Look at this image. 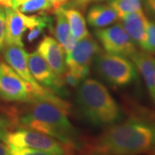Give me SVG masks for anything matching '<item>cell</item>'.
I'll list each match as a JSON object with an SVG mask.
<instances>
[{"mask_svg":"<svg viewBox=\"0 0 155 155\" xmlns=\"http://www.w3.org/2000/svg\"><path fill=\"white\" fill-rule=\"evenodd\" d=\"M99 52V46L91 35L78 40L73 49L66 54L68 71L78 80L83 81L89 75L91 64Z\"/></svg>","mask_w":155,"mask_h":155,"instance_id":"cell-7","label":"cell"},{"mask_svg":"<svg viewBox=\"0 0 155 155\" xmlns=\"http://www.w3.org/2000/svg\"><path fill=\"white\" fill-rule=\"evenodd\" d=\"M69 0H49V2L52 5V9H54V11L64 6Z\"/></svg>","mask_w":155,"mask_h":155,"instance_id":"cell-27","label":"cell"},{"mask_svg":"<svg viewBox=\"0 0 155 155\" xmlns=\"http://www.w3.org/2000/svg\"><path fill=\"white\" fill-rule=\"evenodd\" d=\"M101 1H105V0H70L64 6L68 8H74L79 11H84L89 5Z\"/></svg>","mask_w":155,"mask_h":155,"instance_id":"cell-23","label":"cell"},{"mask_svg":"<svg viewBox=\"0 0 155 155\" xmlns=\"http://www.w3.org/2000/svg\"><path fill=\"white\" fill-rule=\"evenodd\" d=\"M54 12L56 16V26L54 33L56 41L60 43L63 48L67 43L68 40L72 36V34L70 32V28H69L67 18L65 17V15L61 12L60 8L54 10Z\"/></svg>","mask_w":155,"mask_h":155,"instance_id":"cell-18","label":"cell"},{"mask_svg":"<svg viewBox=\"0 0 155 155\" xmlns=\"http://www.w3.org/2000/svg\"><path fill=\"white\" fill-rule=\"evenodd\" d=\"M95 67L106 81L117 87L127 86L138 78L133 61L122 55L99 52L95 57Z\"/></svg>","mask_w":155,"mask_h":155,"instance_id":"cell-4","label":"cell"},{"mask_svg":"<svg viewBox=\"0 0 155 155\" xmlns=\"http://www.w3.org/2000/svg\"><path fill=\"white\" fill-rule=\"evenodd\" d=\"M143 51L155 54V21L154 20H148V23L147 26L146 31V39L143 44L140 47Z\"/></svg>","mask_w":155,"mask_h":155,"instance_id":"cell-20","label":"cell"},{"mask_svg":"<svg viewBox=\"0 0 155 155\" xmlns=\"http://www.w3.org/2000/svg\"><path fill=\"white\" fill-rule=\"evenodd\" d=\"M130 59L141 74L150 97L155 105V57L145 51H136Z\"/></svg>","mask_w":155,"mask_h":155,"instance_id":"cell-13","label":"cell"},{"mask_svg":"<svg viewBox=\"0 0 155 155\" xmlns=\"http://www.w3.org/2000/svg\"><path fill=\"white\" fill-rule=\"evenodd\" d=\"M0 155H11L8 149V147L5 144L2 143L1 141H0Z\"/></svg>","mask_w":155,"mask_h":155,"instance_id":"cell-28","label":"cell"},{"mask_svg":"<svg viewBox=\"0 0 155 155\" xmlns=\"http://www.w3.org/2000/svg\"><path fill=\"white\" fill-rule=\"evenodd\" d=\"M100 155H139L155 153V121L131 118L108 127L92 143Z\"/></svg>","mask_w":155,"mask_h":155,"instance_id":"cell-2","label":"cell"},{"mask_svg":"<svg viewBox=\"0 0 155 155\" xmlns=\"http://www.w3.org/2000/svg\"><path fill=\"white\" fill-rule=\"evenodd\" d=\"M11 155H53L41 150L33 149L28 147H20L11 145H6Z\"/></svg>","mask_w":155,"mask_h":155,"instance_id":"cell-21","label":"cell"},{"mask_svg":"<svg viewBox=\"0 0 155 155\" xmlns=\"http://www.w3.org/2000/svg\"><path fill=\"white\" fill-rule=\"evenodd\" d=\"M77 87L78 108L91 125L108 127L122 120L120 106L101 82L93 78H84Z\"/></svg>","mask_w":155,"mask_h":155,"instance_id":"cell-3","label":"cell"},{"mask_svg":"<svg viewBox=\"0 0 155 155\" xmlns=\"http://www.w3.org/2000/svg\"><path fill=\"white\" fill-rule=\"evenodd\" d=\"M154 154H155V153H154Z\"/></svg>","mask_w":155,"mask_h":155,"instance_id":"cell-31","label":"cell"},{"mask_svg":"<svg viewBox=\"0 0 155 155\" xmlns=\"http://www.w3.org/2000/svg\"><path fill=\"white\" fill-rule=\"evenodd\" d=\"M141 0H111L110 5L115 10L119 19L141 9Z\"/></svg>","mask_w":155,"mask_h":155,"instance_id":"cell-19","label":"cell"},{"mask_svg":"<svg viewBox=\"0 0 155 155\" xmlns=\"http://www.w3.org/2000/svg\"><path fill=\"white\" fill-rule=\"evenodd\" d=\"M11 120L7 116L0 115V129H7L11 127Z\"/></svg>","mask_w":155,"mask_h":155,"instance_id":"cell-26","label":"cell"},{"mask_svg":"<svg viewBox=\"0 0 155 155\" xmlns=\"http://www.w3.org/2000/svg\"><path fill=\"white\" fill-rule=\"evenodd\" d=\"M28 66L32 77L41 86L54 93H61L65 84L61 76L56 75L37 51L28 54Z\"/></svg>","mask_w":155,"mask_h":155,"instance_id":"cell-11","label":"cell"},{"mask_svg":"<svg viewBox=\"0 0 155 155\" xmlns=\"http://www.w3.org/2000/svg\"><path fill=\"white\" fill-rule=\"evenodd\" d=\"M143 2L146 11L155 21V0H141Z\"/></svg>","mask_w":155,"mask_h":155,"instance_id":"cell-25","label":"cell"},{"mask_svg":"<svg viewBox=\"0 0 155 155\" xmlns=\"http://www.w3.org/2000/svg\"><path fill=\"white\" fill-rule=\"evenodd\" d=\"M18 117L22 127L45 134L67 146L78 144V133L68 119L70 105L54 92L35 96Z\"/></svg>","mask_w":155,"mask_h":155,"instance_id":"cell-1","label":"cell"},{"mask_svg":"<svg viewBox=\"0 0 155 155\" xmlns=\"http://www.w3.org/2000/svg\"><path fill=\"white\" fill-rule=\"evenodd\" d=\"M6 18L5 10L0 7V53L5 48Z\"/></svg>","mask_w":155,"mask_h":155,"instance_id":"cell-22","label":"cell"},{"mask_svg":"<svg viewBox=\"0 0 155 155\" xmlns=\"http://www.w3.org/2000/svg\"><path fill=\"white\" fill-rule=\"evenodd\" d=\"M36 51L44 58L56 75L61 76L67 70L64 50L52 36H46L42 39L37 46Z\"/></svg>","mask_w":155,"mask_h":155,"instance_id":"cell-12","label":"cell"},{"mask_svg":"<svg viewBox=\"0 0 155 155\" xmlns=\"http://www.w3.org/2000/svg\"><path fill=\"white\" fill-rule=\"evenodd\" d=\"M118 20L116 12L110 5H95L87 12V22L95 29L108 27Z\"/></svg>","mask_w":155,"mask_h":155,"instance_id":"cell-15","label":"cell"},{"mask_svg":"<svg viewBox=\"0 0 155 155\" xmlns=\"http://www.w3.org/2000/svg\"><path fill=\"white\" fill-rule=\"evenodd\" d=\"M4 56L7 64L22 79L33 87L36 96H46L53 92L48 89L41 86L32 77L28 66V53L23 47L17 45H6Z\"/></svg>","mask_w":155,"mask_h":155,"instance_id":"cell-10","label":"cell"},{"mask_svg":"<svg viewBox=\"0 0 155 155\" xmlns=\"http://www.w3.org/2000/svg\"><path fill=\"white\" fill-rule=\"evenodd\" d=\"M12 0H0V7L2 8H11Z\"/></svg>","mask_w":155,"mask_h":155,"instance_id":"cell-29","label":"cell"},{"mask_svg":"<svg viewBox=\"0 0 155 155\" xmlns=\"http://www.w3.org/2000/svg\"><path fill=\"white\" fill-rule=\"evenodd\" d=\"M92 155H100V154H97V153H94V154H92Z\"/></svg>","mask_w":155,"mask_h":155,"instance_id":"cell-30","label":"cell"},{"mask_svg":"<svg viewBox=\"0 0 155 155\" xmlns=\"http://www.w3.org/2000/svg\"><path fill=\"white\" fill-rule=\"evenodd\" d=\"M51 26H52V23L51 24H41V25H38V26L33 28L32 29H30L29 33L27 35V40L28 42L31 43V42L35 41L41 34L44 32L45 28L48 27H51Z\"/></svg>","mask_w":155,"mask_h":155,"instance_id":"cell-24","label":"cell"},{"mask_svg":"<svg viewBox=\"0 0 155 155\" xmlns=\"http://www.w3.org/2000/svg\"><path fill=\"white\" fill-rule=\"evenodd\" d=\"M148 18L142 9L127 14L122 18V25L135 44L141 47L146 39Z\"/></svg>","mask_w":155,"mask_h":155,"instance_id":"cell-14","label":"cell"},{"mask_svg":"<svg viewBox=\"0 0 155 155\" xmlns=\"http://www.w3.org/2000/svg\"><path fill=\"white\" fill-rule=\"evenodd\" d=\"M94 34L106 53L130 58L137 51L135 43L125 31L122 23L96 28Z\"/></svg>","mask_w":155,"mask_h":155,"instance_id":"cell-9","label":"cell"},{"mask_svg":"<svg viewBox=\"0 0 155 155\" xmlns=\"http://www.w3.org/2000/svg\"><path fill=\"white\" fill-rule=\"evenodd\" d=\"M0 140L5 145L41 150L53 155H66L63 143L49 135L29 128L22 127L15 131L0 129Z\"/></svg>","mask_w":155,"mask_h":155,"instance_id":"cell-5","label":"cell"},{"mask_svg":"<svg viewBox=\"0 0 155 155\" xmlns=\"http://www.w3.org/2000/svg\"><path fill=\"white\" fill-rule=\"evenodd\" d=\"M13 10L22 13L44 12L52 9L49 0H12Z\"/></svg>","mask_w":155,"mask_h":155,"instance_id":"cell-17","label":"cell"},{"mask_svg":"<svg viewBox=\"0 0 155 155\" xmlns=\"http://www.w3.org/2000/svg\"><path fill=\"white\" fill-rule=\"evenodd\" d=\"M6 18V45L23 47L22 36L26 30L32 29L41 24H51L52 19L47 14L40 12L39 15L28 16L12 8H5Z\"/></svg>","mask_w":155,"mask_h":155,"instance_id":"cell-6","label":"cell"},{"mask_svg":"<svg viewBox=\"0 0 155 155\" xmlns=\"http://www.w3.org/2000/svg\"><path fill=\"white\" fill-rule=\"evenodd\" d=\"M36 96L33 87L8 64L0 62V97L9 102L28 103Z\"/></svg>","mask_w":155,"mask_h":155,"instance_id":"cell-8","label":"cell"},{"mask_svg":"<svg viewBox=\"0 0 155 155\" xmlns=\"http://www.w3.org/2000/svg\"><path fill=\"white\" fill-rule=\"evenodd\" d=\"M60 10L67 18L72 36H74L77 40H81L88 36L90 33L86 27V21L81 11L74 8H68L65 6L60 7Z\"/></svg>","mask_w":155,"mask_h":155,"instance_id":"cell-16","label":"cell"}]
</instances>
